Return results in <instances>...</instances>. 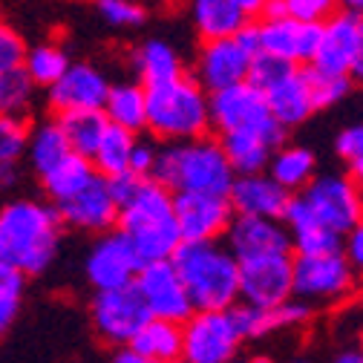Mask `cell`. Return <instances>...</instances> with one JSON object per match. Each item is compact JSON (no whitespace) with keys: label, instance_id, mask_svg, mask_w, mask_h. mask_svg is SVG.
<instances>
[{"label":"cell","instance_id":"1","mask_svg":"<svg viewBox=\"0 0 363 363\" xmlns=\"http://www.w3.org/2000/svg\"><path fill=\"white\" fill-rule=\"evenodd\" d=\"M61 248V216L55 205L15 199L0 208V262L26 277L43 274Z\"/></svg>","mask_w":363,"mask_h":363},{"label":"cell","instance_id":"2","mask_svg":"<svg viewBox=\"0 0 363 363\" xmlns=\"http://www.w3.org/2000/svg\"><path fill=\"white\" fill-rule=\"evenodd\" d=\"M234 170L225 159L216 135H202L191 142H167L156 147L150 179L164 185L170 194H213L228 196Z\"/></svg>","mask_w":363,"mask_h":363},{"label":"cell","instance_id":"3","mask_svg":"<svg viewBox=\"0 0 363 363\" xmlns=\"http://www.w3.org/2000/svg\"><path fill=\"white\" fill-rule=\"evenodd\" d=\"M116 231L130 242L142 262L170 259L182 245L173 219V194L150 176L142 179L133 196L118 205Z\"/></svg>","mask_w":363,"mask_h":363},{"label":"cell","instance_id":"4","mask_svg":"<svg viewBox=\"0 0 363 363\" xmlns=\"http://www.w3.org/2000/svg\"><path fill=\"white\" fill-rule=\"evenodd\" d=\"M170 262L188 289L194 311L234 308L240 303V259L222 240L182 242Z\"/></svg>","mask_w":363,"mask_h":363},{"label":"cell","instance_id":"5","mask_svg":"<svg viewBox=\"0 0 363 363\" xmlns=\"http://www.w3.org/2000/svg\"><path fill=\"white\" fill-rule=\"evenodd\" d=\"M145 96H147L145 130H150L162 145L191 142L211 133L208 93L194 75L182 72L173 81L145 86Z\"/></svg>","mask_w":363,"mask_h":363},{"label":"cell","instance_id":"6","mask_svg":"<svg viewBox=\"0 0 363 363\" xmlns=\"http://www.w3.org/2000/svg\"><path fill=\"white\" fill-rule=\"evenodd\" d=\"M208 116H211V133H259L271 145H283L286 130L271 118L268 104L257 86L248 81L208 93Z\"/></svg>","mask_w":363,"mask_h":363},{"label":"cell","instance_id":"7","mask_svg":"<svg viewBox=\"0 0 363 363\" xmlns=\"http://www.w3.org/2000/svg\"><path fill=\"white\" fill-rule=\"evenodd\" d=\"M360 280L354 268L343 257L335 254H317V257H294L291 268V297L306 303L311 311L320 306H335L349 300L357 291Z\"/></svg>","mask_w":363,"mask_h":363},{"label":"cell","instance_id":"8","mask_svg":"<svg viewBox=\"0 0 363 363\" xmlns=\"http://www.w3.org/2000/svg\"><path fill=\"white\" fill-rule=\"evenodd\" d=\"M242 329L234 308L194 311L182 323V360L185 363H231L242 354Z\"/></svg>","mask_w":363,"mask_h":363},{"label":"cell","instance_id":"9","mask_svg":"<svg viewBox=\"0 0 363 363\" xmlns=\"http://www.w3.org/2000/svg\"><path fill=\"white\" fill-rule=\"evenodd\" d=\"M300 196L314 219L340 237L363 222V194L352 185L346 173H317L300 191Z\"/></svg>","mask_w":363,"mask_h":363},{"label":"cell","instance_id":"10","mask_svg":"<svg viewBox=\"0 0 363 363\" xmlns=\"http://www.w3.org/2000/svg\"><path fill=\"white\" fill-rule=\"evenodd\" d=\"M147 320H150V314L133 286L96 291L93 303H89V323H93V332L99 335L101 343L116 346V349L130 346L135 332Z\"/></svg>","mask_w":363,"mask_h":363},{"label":"cell","instance_id":"11","mask_svg":"<svg viewBox=\"0 0 363 363\" xmlns=\"http://www.w3.org/2000/svg\"><path fill=\"white\" fill-rule=\"evenodd\" d=\"M135 294L142 297L145 308L156 320H170V323H185L194 314V303L188 297V289L176 274L170 259H156V262H142L139 274L133 280Z\"/></svg>","mask_w":363,"mask_h":363},{"label":"cell","instance_id":"12","mask_svg":"<svg viewBox=\"0 0 363 363\" xmlns=\"http://www.w3.org/2000/svg\"><path fill=\"white\" fill-rule=\"evenodd\" d=\"M294 254H262L240 259V303L271 308L291 300Z\"/></svg>","mask_w":363,"mask_h":363},{"label":"cell","instance_id":"13","mask_svg":"<svg viewBox=\"0 0 363 363\" xmlns=\"http://www.w3.org/2000/svg\"><path fill=\"white\" fill-rule=\"evenodd\" d=\"M173 219L182 242L222 240L234 219L228 196L213 194H173Z\"/></svg>","mask_w":363,"mask_h":363},{"label":"cell","instance_id":"14","mask_svg":"<svg viewBox=\"0 0 363 363\" xmlns=\"http://www.w3.org/2000/svg\"><path fill=\"white\" fill-rule=\"evenodd\" d=\"M139 268H142V259L135 257V251L130 248V242L118 231L99 234V240L89 245L86 259H84L86 283L93 286L96 291L133 286Z\"/></svg>","mask_w":363,"mask_h":363},{"label":"cell","instance_id":"15","mask_svg":"<svg viewBox=\"0 0 363 363\" xmlns=\"http://www.w3.org/2000/svg\"><path fill=\"white\" fill-rule=\"evenodd\" d=\"M251 52L240 43V38H216V40H202L196 52V67L194 78L205 93H216V89L234 86L248 81L251 69Z\"/></svg>","mask_w":363,"mask_h":363},{"label":"cell","instance_id":"16","mask_svg":"<svg viewBox=\"0 0 363 363\" xmlns=\"http://www.w3.org/2000/svg\"><path fill=\"white\" fill-rule=\"evenodd\" d=\"M257 52L274 55L294 67H308L320 23H300L291 18H257Z\"/></svg>","mask_w":363,"mask_h":363},{"label":"cell","instance_id":"17","mask_svg":"<svg viewBox=\"0 0 363 363\" xmlns=\"http://www.w3.org/2000/svg\"><path fill=\"white\" fill-rule=\"evenodd\" d=\"M357 43H360V15L337 9L329 21L320 23V35H317V47L308 61V69L323 75H349Z\"/></svg>","mask_w":363,"mask_h":363},{"label":"cell","instance_id":"18","mask_svg":"<svg viewBox=\"0 0 363 363\" xmlns=\"http://www.w3.org/2000/svg\"><path fill=\"white\" fill-rule=\"evenodd\" d=\"M55 211L61 216V225H69L75 231H89V234L113 231L118 219V202L107 188V179L99 173L75 196L55 205Z\"/></svg>","mask_w":363,"mask_h":363},{"label":"cell","instance_id":"19","mask_svg":"<svg viewBox=\"0 0 363 363\" xmlns=\"http://www.w3.org/2000/svg\"><path fill=\"white\" fill-rule=\"evenodd\" d=\"M222 240H225V248L237 259L262 257V254H291V242H289V231L283 219L234 213Z\"/></svg>","mask_w":363,"mask_h":363},{"label":"cell","instance_id":"20","mask_svg":"<svg viewBox=\"0 0 363 363\" xmlns=\"http://www.w3.org/2000/svg\"><path fill=\"white\" fill-rule=\"evenodd\" d=\"M107 89L110 81L101 69H96L93 64H69L64 75L50 84V107L58 116L75 110H101Z\"/></svg>","mask_w":363,"mask_h":363},{"label":"cell","instance_id":"21","mask_svg":"<svg viewBox=\"0 0 363 363\" xmlns=\"http://www.w3.org/2000/svg\"><path fill=\"white\" fill-rule=\"evenodd\" d=\"M268 113L286 133L291 127L306 124L317 110L311 101V81H308V69L306 67H294L291 72H286L277 84H271L262 93Z\"/></svg>","mask_w":363,"mask_h":363},{"label":"cell","instance_id":"22","mask_svg":"<svg viewBox=\"0 0 363 363\" xmlns=\"http://www.w3.org/2000/svg\"><path fill=\"white\" fill-rule=\"evenodd\" d=\"M280 219H283L286 231H289V242H291L294 257H317V254L343 251V237L329 231L323 222H317L300 194H294L289 199Z\"/></svg>","mask_w":363,"mask_h":363},{"label":"cell","instance_id":"23","mask_svg":"<svg viewBox=\"0 0 363 363\" xmlns=\"http://www.w3.org/2000/svg\"><path fill=\"white\" fill-rule=\"evenodd\" d=\"M291 194H286L274 179L265 170L262 173H245V176H234L231 191H228V202L231 211L240 216H268V219H280L286 205H289Z\"/></svg>","mask_w":363,"mask_h":363},{"label":"cell","instance_id":"24","mask_svg":"<svg viewBox=\"0 0 363 363\" xmlns=\"http://www.w3.org/2000/svg\"><path fill=\"white\" fill-rule=\"evenodd\" d=\"M234 317H237L245 340H259V337H268V335L291 332V329L306 326L311 320V308L306 303L294 300V297L280 303V306H271V308H254V306L237 303Z\"/></svg>","mask_w":363,"mask_h":363},{"label":"cell","instance_id":"25","mask_svg":"<svg viewBox=\"0 0 363 363\" xmlns=\"http://www.w3.org/2000/svg\"><path fill=\"white\" fill-rule=\"evenodd\" d=\"M265 173L277 182L286 194H300L308 182L317 176V156L303 145H277L271 150Z\"/></svg>","mask_w":363,"mask_h":363},{"label":"cell","instance_id":"26","mask_svg":"<svg viewBox=\"0 0 363 363\" xmlns=\"http://www.w3.org/2000/svg\"><path fill=\"white\" fill-rule=\"evenodd\" d=\"M191 18L202 40L234 38L251 23L234 0H191Z\"/></svg>","mask_w":363,"mask_h":363},{"label":"cell","instance_id":"27","mask_svg":"<svg viewBox=\"0 0 363 363\" xmlns=\"http://www.w3.org/2000/svg\"><path fill=\"white\" fill-rule=\"evenodd\" d=\"M101 113L107 116V121H110L113 127H121V130H130V133L139 135V133L145 130V121H147L145 84H139V81L110 84Z\"/></svg>","mask_w":363,"mask_h":363},{"label":"cell","instance_id":"28","mask_svg":"<svg viewBox=\"0 0 363 363\" xmlns=\"http://www.w3.org/2000/svg\"><path fill=\"white\" fill-rule=\"evenodd\" d=\"M216 139H219L225 159H228V164L237 176L262 173L268 159H271V150H274V145L259 133H222Z\"/></svg>","mask_w":363,"mask_h":363},{"label":"cell","instance_id":"29","mask_svg":"<svg viewBox=\"0 0 363 363\" xmlns=\"http://www.w3.org/2000/svg\"><path fill=\"white\" fill-rule=\"evenodd\" d=\"M130 349L139 352L142 357L153 360V363H170L182 357V323H170V320H150L135 332V337L130 340Z\"/></svg>","mask_w":363,"mask_h":363},{"label":"cell","instance_id":"30","mask_svg":"<svg viewBox=\"0 0 363 363\" xmlns=\"http://www.w3.org/2000/svg\"><path fill=\"white\" fill-rule=\"evenodd\" d=\"M135 69H139V84L145 86H153V84H164V81H173L185 72V61L182 55L170 47L167 40H145L139 52H135Z\"/></svg>","mask_w":363,"mask_h":363},{"label":"cell","instance_id":"31","mask_svg":"<svg viewBox=\"0 0 363 363\" xmlns=\"http://www.w3.org/2000/svg\"><path fill=\"white\" fill-rule=\"evenodd\" d=\"M69 142H67V135L61 130L58 121H43L38 124L32 133H29V139H26V156H29V164L38 176L43 173H50L55 164H61L67 156H69Z\"/></svg>","mask_w":363,"mask_h":363},{"label":"cell","instance_id":"32","mask_svg":"<svg viewBox=\"0 0 363 363\" xmlns=\"http://www.w3.org/2000/svg\"><path fill=\"white\" fill-rule=\"evenodd\" d=\"M58 124L67 135V142H69V150L84 156V159H93L99 142H101V135L104 130L110 127L107 116L101 110H75V113H61L58 116Z\"/></svg>","mask_w":363,"mask_h":363},{"label":"cell","instance_id":"33","mask_svg":"<svg viewBox=\"0 0 363 363\" xmlns=\"http://www.w3.org/2000/svg\"><path fill=\"white\" fill-rule=\"evenodd\" d=\"M93 176H96L93 162L78 156V153H69L61 164H55L50 173H43L40 179H43V191H47L50 202L52 205H61L69 196H75Z\"/></svg>","mask_w":363,"mask_h":363},{"label":"cell","instance_id":"34","mask_svg":"<svg viewBox=\"0 0 363 363\" xmlns=\"http://www.w3.org/2000/svg\"><path fill=\"white\" fill-rule=\"evenodd\" d=\"M133 145H135V133L130 130H121V127H107L101 142L93 153V167L99 176H116V173H124L127 164H130V153H133Z\"/></svg>","mask_w":363,"mask_h":363},{"label":"cell","instance_id":"35","mask_svg":"<svg viewBox=\"0 0 363 363\" xmlns=\"http://www.w3.org/2000/svg\"><path fill=\"white\" fill-rule=\"evenodd\" d=\"M69 67V58L61 47H55V43H40V47H32L26 50V58H23V69L26 75L32 78V84L38 86H50L55 84L64 69Z\"/></svg>","mask_w":363,"mask_h":363},{"label":"cell","instance_id":"36","mask_svg":"<svg viewBox=\"0 0 363 363\" xmlns=\"http://www.w3.org/2000/svg\"><path fill=\"white\" fill-rule=\"evenodd\" d=\"M23 294H26V274H21L18 268L6 262H0V337L18 320Z\"/></svg>","mask_w":363,"mask_h":363},{"label":"cell","instance_id":"37","mask_svg":"<svg viewBox=\"0 0 363 363\" xmlns=\"http://www.w3.org/2000/svg\"><path fill=\"white\" fill-rule=\"evenodd\" d=\"M32 96H35V84L23 67L0 72V113L23 116L32 104Z\"/></svg>","mask_w":363,"mask_h":363},{"label":"cell","instance_id":"38","mask_svg":"<svg viewBox=\"0 0 363 363\" xmlns=\"http://www.w3.org/2000/svg\"><path fill=\"white\" fill-rule=\"evenodd\" d=\"M308 81H311V101H314L317 113L340 104L354 86V81L349 75H323V72H314V69H308Z\"/></svg>","mask_w":363,"mask_h":363},{"label":"cell","instance_id":"39","mask_svg":"<svg viewBox=\"0 0 363 363\" xmlns=\"http://www.w3.org/2000/svg\"><path fill=\"white\" fill-rule=\"evenodd\" d=\"M96 9L101 21L116 29H135L147 21V9L139 0H96Z\"/></svg>","mask_w":363,"mask_h":363},{"label":"cell","instance_id":"40","mask_svg":"<svg viewBox=\"0 0 363 363\" xmlns=\"http://www.w3.org/2000/svg\"><path fill=\"white\" fill-rule=\"evenodd\" d=\"M29 130L21 116L0 113V164H15L26 153Z\"/></svg>","mask_w":363,"mask_h":363},{"label":"cell","instance_id":"41","mask_svg":"<svg viewBox=\"0 0 363 363\" xmlns=\"http://www.w3.org/2000/svg\"><path fill=\"white\" fill-rule=\"evenodd\" d=\"M294 69V64H289V61H280V58H274V55H265V52H257L254 58H251V69H248V84L251 86H257L259 93H265V89L271 86V84H277L286 72H291Z\"/></svg>","mask_w":363,"mask_h":363},{"label":"cell","instance_id":"42","mask_svg":"<svg viewBox=\"0 0 363 363\" xmlns=\"http://www.w3.org/2000/svg\"><path fill=\"white\" fill-rule=\"evenodd\" d=\"M280 9L286 18L300 23H323L337 12L335 0H280Z\"/></svg>","mask_w":363,"mask_h":363},{"label":"cell","instance_id":"43","mask_svg":"<svg viewBox=\"0 0 363 363\" xmlns=\"http://www.w3.org/2000/svg\"><path fill=\"white\" fill-rule=\"evenodd\" d=\"M23 58H26L23 38L15 29L0 23V72H9V69L23 67Z\"/></svg>","mask_w":363,"mask_h":363},{"label":"cell","instance_id":"44","mask_svg":"<svg viewBox=\"0 0 363 363\" xmlns=\"http://www.w3.org/2000/svg\"><path fill=\"white\" fill-rule=\"evenodd\" d=\"M335 150L343 162H352V159L363 156V124H349L346 130H340Z\"/></svg>","mask_w":363,"mask_h":363},{"label":"cell","instance_id":"45","mask_svg":"<svg viewBox=\"0 0 363 363\" xmlns=\"http://www.w3.org/2000/svg\"><path fill=\"white\" fill-rule=\"evenodd\" d=\"M153 162H156V147H153L150 142L135 139L127 170H130L133 176H139V179H147V176H150V170H153Z\"/></svg>","mask_w":363,"mask_h":363},{"label":"cell","instance_id":"46","mask_svg":"<svg viewBox=\"0 0 363 363\" xmlns=\"http://www.w3.org/2000/svg\"><path fill=\"white\" fill-rule=\"evenodd\" d=\"M343 257L349 259V265L354 268L357 280H363V222L343 237Z\"/></svg>","mask_w":363,"mask_h":363},{"label":"cell","instance_id":"47","mask_svg":"<svg viewBox=\"0 0 363 363\" xmlns=\"http://www.w3.org/2000/svg\"><path fill=\"white\" fill-rule=\"evenodd\" d=\"M349 78H352L354 84H363V15H360V43H357V52H354Z\"/></svg>","mask_w":363,"mask_h":363},{"label":"cell","instance_id":"48","mask_svg":"<svg viewBox=\"0 0 363 363\" xmlns=\"http://www.w3.org/2000/svg\"><path fill=\"white\" fill-rule=\"evenodd\" d=\"M346 176L352 179V185L363 194V156H357V159L346 162Z\"/></svg>","mask_w":363,"mask_h":363},{"label":"cell","instance_id":"49","mask_svg":"<svg viewBox=\"0 0 363 363\" xmlns=\"http://www.w3.org/2000/svg\"><path fill=\"white\" fill-rule=\"evenodd\" d=\"M110 363H153V360H147L139 352H133L130 346H124V349H116V354H113Z\"/></svg>","mask_w":363,"mask_h":363},{"label":"cell","instance_id":"50","mask_svg":"<svg viewBox=\"0 0 363 363\" xmlns=\"http://www.w3.org/2000/svg\"><path fill=\"white\" fill-rule=\"evenodd\" d=\"M234 4L254 21V18H259V12L265 9V4H268V0H234Z\"/></svg>","mask_w":363,"mask_h":363},{"label":"cell","instance_id":"51","mask_svg":"<svg viewBox=\"0 0 363 363\" xmlns=\"http://www.w3.org/2000/svg\"><path fill=\"white\" fill-rule=\"evenodd\" d=\"M18 182V164H0V191L12 188Z\"/></svg>","mask_w":363,"mask_h":363},{"label":"cell","instance_id":"52","mask_svg":"<svg viewBox=\"0 0 363 363\" xmlns=\"http://www.w3.org/2000/svg\"><path fill=\"white\" fill-rule=\"evenodd\" d=\"M332 363H363V349L354 346V349H343L340 354L332 357Z\"/></svg>","mask_w":363,"mask_h":363},{"label":"cell","instance_id":"53","mask_svg":"<svg viewBox=\"0 0 363 363\" xmlns=\"http://www.w3.org/2000/svg\"><path fill=\"white\" fill-rule=\"evenodd\" d=\"M340 12H352V15H363V0H335Z\"/></svg>","mask_w":363,"mask_h":363},{"label":"cell","instance_id":"54","mask_svg":"<svg viewBox=\"0 0 363 363\" xmlns=\"http://www.w3.org/2000/svg\"><path fill=\"white\" fill-rule=\"evenodd\" d=\"M231 363H271V360L262 357V354H240V357H234Z\"/></svg>","mask_w":363,"mask_h":363},{"label":"cell","instance_id":"55","mask_svg":"<svg viewBox=\"0 0 363 363\" xmlns=\"http://www.w3.org/2000/svg\"><path fill=\"white\" fill-rule=\"evenodd\" d=\"M286 363H314V360H308V357H291V360H286Z\"/></svg>","mask_w":363,"mask_h":363},{"label":"cell","instance_id":"56","mask_svg":"<svg viewBox=\"0 0 363 363\" xmlns=\"http://www.w3.org/2000/svg\"><path fill=\"white\" fill-rule=\"evenodd\" d=\"M170 363H185V360H182V357H179V360H170Z\"/></svg>","mask_w":363,"mask_h":363}]
</instances>
